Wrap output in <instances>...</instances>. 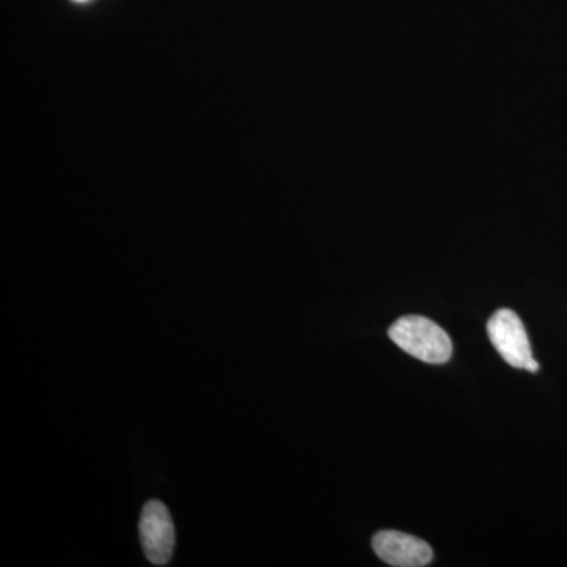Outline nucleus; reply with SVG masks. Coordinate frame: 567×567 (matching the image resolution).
<instances>
[{
  "label": "nucleus",
  "mask_w": 567,
  "mask_h": 567,
  "mask_svg": "<svg viewBox=\"0 0 567 567\" xmlns=\"http://www.w3.org/2000/svg\"><path fill=\"white\" fill-rule=\"evenodd\" d=\"M142 550L155 566H166L173 558L175 529L169 511L158 499L144 506L140 520Z\"/></svg>",
  "instance_id": "obj_3"
},
{
  "label": "nucleus",
  "mask_w": 567,
  "mask_h": 567,
  "mask_svg": "<svg viewBox=\"0 0 567 567\" xmlns=\"http://www.w3.org/2000/svg\"><path fill=\"white\" fill-rule=\"evenodd\" d=\"M487 334L496 352L513 368L539 371L520 317L511 309H498L487 322Z\"/></svg>",
  "instance_id": "obj_2"
},
{
  "label": "nucleus",
  "mask_w": 567,
  "mask_h": 567,
  "mask_svg": "<svg viewBox=\"0 0 567 567\" xmlns=\"http://www.w3.org/2000/svg\"><path fill=\"white\" fill-rule=\"evenodd\" d=\"M78 2H84V0H78Z\"/></svg>",
  "instance_id": "obj_5"
},
{
  "label": "nucleus",
  "mask_w": 567,
  "mask_h": 567,
  "mask_svg": "<svg viewBox=\"0 0 567 567\" xmlns=\"http://www.w3.org/2000/svg\"><path fill=\"white\" fill-rule=\"evenodd\" d=\"M372 547L377 557L395 567H423L434 558V551L425 540L391 529L377 533L372 537Z\"/></svg>",
  "instance_id": "obj_4"
},
{
  "label": "nucleus",
  "mask_w": 567,
  "mask_h": 567,
  "mask_svg": "<svg viewBox=\"0 0 567 567\" xmlns=\"http://www.w3.org/2000/svg\"><path fill=\"white\" fill-rule=\"evenodd\" d=\"M390 338L399 349L424 363L445 364L453 354L450 334L425 317H401L390 328Z\"/></svg>",
  "instance_id": "obj_1"
}]
</instances>
